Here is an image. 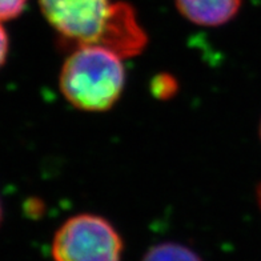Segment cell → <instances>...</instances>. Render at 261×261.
I'll use <instances>...</instances> for the list:
<instances>
[{"label": "cell", "instance_id": "5", "mask_svg": "<svg viewBox=\"0 0 261 261\" xmlns=\"http://www.w3.org/2000/svg\"><path fill=\"white\" fill-rule=\"evenodd\" d=\"M243 0H176L180 14L193 24L216 27L239 12Z\"/></svg>", "mask_w": 261, "mask_h": 261}, {"label": "cell", "instance_id": "6", "mask_svg": "<svg viewBox=\"0 0 261 261\" xmlns=\"http://www.w3.org/2000/svg\"><path fill=\"white\" fill-rule=\"evenodd\" d=\"M141 261H203L195 251L177 243H160L149 248Z\"/></svg>", "mask_w": 261, "mask_h": 261}, {"label": "cell", "instance_id": "3", "mask_svg": "<svg viewBox=\"0 0 261 261\" xmlns=\"http://www.w3.org/2000/svg\"><path fill=\"white\" fill-rule=\"evenodd\" d=\"M41 14L64 40L96 44L112 8L110 0H39Z\"/></svg>", "mask_w": 261, "mask_h": 261}, {"label": "cell", "instance_id": "10", "mask_svg": "<svg viewBox=\"0 0 261 261\" xmlns=\"http://www.w3.org/2000/svg\"><path fill=\"white\" fill-rule=\"evenodd\" d=\"M2 220H3V206H2V201H0V224H2Z\"/></svg>", "mask_w": 261, "mask_h": 261}, {"label": "cell", "instance_id": "4", "mask_svg": "<svg viewBox=\"0 0 261 261\" xmlns=\"http://www.w3.org/2000/svg\"><path fill=\"white\" fill-rule=\"evenodd\" d=\"M147 43V34L139 23L134 7L123 2L112 3L96 44L103 45L123 59L139 55Z\"/></svg>", "mask_w": 261, "mask_h": 261}, {"label": "cell", "instance_id": "11", "mask_svg": "<svg viewBox=\"0 0 261 261\" xmlns=\"http://www.w3.org/2000/svg\"><path fill=\"white\" fill-rule=\"evenodd\" d=\"M258 203H260V206H261V188L258 189Z\"/></svg>", "mask_w": 261, "mask_h": 261}, {"label": "cell", "instance_id": "12", "mask_svg": "<svg viewBox=\"0 0 261 261\" xmlns=\"http://www.w3.org/2000/svg\"><path fill=\"white\" fill-rule=\"evenodd\" d=\"M258 134H260V139H261V121H260V127H258Z\"/></svg>", "mask_w": 261, "mask_h": 261}, {"label": "cell", "instance_id": "7", "mask_svg": "<svg viewBox=\"0 0 261 261\" xmlns=\"http://www.w3.org/2000/svg\"><path fill=\"white\" fill-rule=\"evenodd\" d=\"M177 90H179L177 80L168 73H160L151 83V91L153 96L160 100L171 99L172 96H175Z\"/></svg>", "mask_w": 261, "mask_h": 261}, {"label": "cell", "instance_id": "8", "mask_svg": "<svg viewBox=\"0 0 261 261\" xmlns=\"http://www.w3.org/2000/svg\"><path fill=\"white\" fill-rule=\"evenodd\" d=\"M27 0H0V23L19 16Z\"/></svg>", "mask_w": 261, "mask_h": 261}, {"label": "cell", "instance_id": "1", "mask_svg": "<svg viewBox=\"0 0 261 261\" xmlns=\"http://www.w3.org/2000/svg\"><path fill=\"white\" fill-rule=\"evenodd\" d=\"M125 86L121 58L99 44H82L68 58L59 76L63 96L82 111L110 110Z\"/></svg>", "mask_w": 261, "mask_h": 261}, {"label": "cell", "instance_id": "2", "mask_svg": "<svg viewBox=\"0 0 261 261\" xmlns=\"http://www.w3.org/2000/svg\"><path fill=\"white\" fill-rule=\"evenodd\" d=\"M51 252L54 261H120L123 240L107 219L83 213L56 230Z\"/></svg>", "mask_w": 261, "mask_h": 261}, {"label": "cell", "instance_id": "9", "mask_svg": "<svg viewBox=\"0 0 261 261\" xmlns=\"http://www.w3.org/2000/svg\"><path fill=\"white\" fill-rule=\"evenodd\" d=\"M8 51H10V39H8L7 31L0 23V68L7 62Z\"/></svg>", "mask_w": 261, "mask_h": 261}]
</instances>
